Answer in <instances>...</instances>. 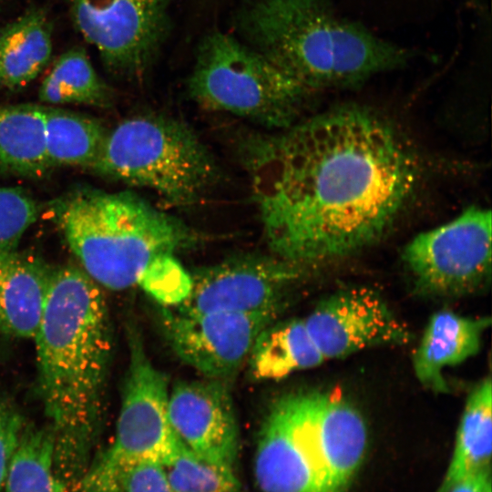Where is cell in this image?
Listing matches in <instances>:
<instances>
[{
	"label": "cell",
	"mask_w": 492,
	"mask_h": 492,
	"mask_svg": "<svg viewBox=\"0 0 492 492\" xmlns=\"http://www.w3.org/2000/svg\"><path fill=\"white\" fill-rule=\"evenodd\" d=\"M239 148L272 254L301 268L375 243L419 182L404 135L361 106L251 134Z\"/></svg>",
	"instance_id": "cell-1"
},
{
	"label": "cell",
	"mask_w": 492,
	"mask_h": 492,
	"mask_svg": "<svg viewBox=\"0 0 492 492\" xmlns=\"http://www.w3.org/2000/svg\"><path fill=\"white\" fill-rule=\"evenodd\" d=\"M38 386L55 441V466L67 489L85 473L98 436L111 354L108 307L81 268L52 269L36 336Z\"/></svg>",
	"instance_id": "cell-2"
},
{
	"label": "cell",
	"mask_w": 492,
	"mask_h": 492,
	"mask_svg": "<svg viewBox=\"0 0 492 492\" xmlns=\"http://www.w3.org/2000/svg\"><path fill=\"white\" fill-rule=\"evenodd\" d=\"M237 27L248 46L310 100L404 66L410 54L341 16L328 0H243Z\"/></svg>",
	"instance_id": "cell-3"
},
{
	"label": "cell",
	"mask_w": 492,
	"mask_h": 492,
	"mask_svg": "<svg viewBox=\"0 0 492 492\" xmlns=\"http://www.w3.org/2000/svg\"><path fill=\"white\" fill-rule=\"evenodd\" d=\"M56 219L81 269L112 291L137 285L155 259L201 241L184 221L129 191H77L57 203Z\"/></svg>",
	"instance_id": "cell-4"
},
{
	"label": "cell",
	"mask_w": 492,
	"mask_h": 492,
	"mask_svg": "<svg viewBox=\"0 0 492 492\" xmlns=\"http://www.w3.org/2000/svg\"><path fill=\"white\" fill-rule=\"evenodd\" d=\"M91 169L106 178L156 192L176 206H191L218 182L220 168L186 123L141 114L107 130Z\"/></svg>",
	"instance_id": "cell-5"
},
{
	"label": "cell",
	"mask_w": 492,
	"mask_h": 492,
	"mask_svg": "<svg viewBox=\"0 0 492 492\" xmlns=\"http://www.w3.org/2000/svg\"><path fill=\"white\" fill-rule=\"evenodd\" d=\"M188 91L207 109L241 117L270 130L295 123L310 102L304 91L261 53L219 31L202 39Z\"/></svg>",
	"instance_id": "cell-6"
},
{
	"label": "cell",
	"mask_w": 492,
	"mask_h": 492,
	"mask_svg": "<svg viewBox=\"0 0 492 492\" xmlns=\"http://www.w3.org/2000/svg\"><path fill=\"white\" fill-rule=\"evenodd\" d=\"M128 366L114 439L87 471L102 492H120L133 467L165 464L179 446L168 418V379L151 362L137 329L128 327Z\"/></svg>",
	"instance_id": "cell-7"
},
{
	"label": "cell",
	"mask_w": 492,
	"mask_h": 492,
	"mask_svg": "<svg viewBox=\"0 0 492 492\" xmlns=\"http://www.w3.org/2000/svg\"><path fill=\"white\" fill-rule=\"evenodd\" d=\"M354 474L322 435L313 392L288 394L273 402L254 457L261 492H343Z\"/></svg>",
	"instance_id": "cell-8"
},
{
	"label": "cell",
	"mask_w": 492,
	"mask_h": 492,
	"mask_svg": "<svg viewBox=\"0 0 492 492\" xmlns=\"http://www.w3.org/2000/svg\"><path fill=\"white\" fill-rule=\"evenodd\" d=\"M491 211L469 207L455 219L415 235L402 258L416 287L434 295L476 291L491 276Z\"/></svg>",
	"instance_id": "cell-9"
},
{
	"label": "cell",
	"mask_w": 492,
	"mask_h": 492,
	"mask_svg": "<svg viewBox=\"0 0 492 492\" xmlns=\"http://www.w3.org/2000/svg\"><path fill=\"white\" fill-rule=\"evenodd\" d=\"M72 21L111 73L141 75L169 28V0H67Z\"/></svg>",
	"instance_id": "cell-10"
},
{
	"label": "cell",
	"mask_w": 492,
	"mask_h": 492,
	"mask_svg": "<svg viewBox=\"0 0 492 492\" xmlns=\"http://www.w3.org/2000/svg\"><path fill=\"white\" fill-rule=\"evenodd\" d=\"M276 316L274 313H198L176 306L160 309L164 335L177 356L205 378L219 380L240 369L260 333Z\"/></svg>",
	"instance_id": "cell-11"
},
{
	"label": "cell",
	"mask_w": 492,
	"mask_h": 492,
	"mask_svg": "<svg viewBox=\"0 0 492 492\" xmlns=\"http://www.w3.org/2000/svg\"><path fill=\"white\" fill-rule=\"evenodd\" d=\"M301 267L274 255H241L195 272L187 299L176 307L190 312H280Z\"/></svg>",
	"instance_id": "cell-12"
},
{
	"label": "cell",
	"mask_w": 492,
	"mask_h": 492,
	"mask_svg": "<svg viewBox=\"0 0 492 492\" xmlns=\"http://www.w3.org/2000/svg\"><path fill=\"white\" fill-rule=\"evenodd\" d=\"M303 321L324 361L374 347L407 344L413 337L384 299L367 287L332 293Z\"/></svg>",
	"instance_id": "cell-13"
},
{
	"label": "cell",
	"mask_w": 492,
	"mask_h": 492,
	"mask_svg": "<svg viewBox=\"0 0 492 492\" xmlns=\"http://www.w3.org/2000/svg\"><path fill=\"white\" fill-rule=\"evenodd\" d=\"M168 418L179 443L194 456L234 468L240 437L233 400L224 380L177 382Z\"/></svg>",
	"instance_id": "cell-14"
},
{
	"label": "cell",
	"mask_w": 492,
	"mask_h": 492,
	"mask_svg": "<svg viewBox=\"0 0 492 492\" xmlns=\"http://www.w3.org/2000/svg\"><path fill=\"white\" fill-rule=\"evenodd\" d=\"M489 317H470L450 310L435 313L427 322L413 355L416 379L437 393L448 390L444 371L476 355Z\"/></svg>",
	"instance_id": "cell-15"
},
{
	"label": "cell",
	"mask_w": 492,
	"mask_h": 492,
	"mask_svg": "<svg viewBox=\"0 0 492 492\" xmlns=\"http://www.w3.org/2000/svg\"><path fill=\"white\" fill-rule=\"evenodd\" d=\"M52 269L17 252L0 260V333L34 339L49 293Z\"/></svg>",
	"instance_id": "cell-16"
},
{
	"label": "cell",
	"mask_w": 492,
	"mask_h": 492,
	"mask_svg": "<svg viewBox=\"0 0 492 492\" xmlns=\"http://www.w3.org/2000/svg\"><path fill=\"white\" fill-rule=\"evenodd\" d=\"M52 26L46 12L30 8L0 30V87L19 89L48 64Z\"/></svg>",
	"instance_id": "cell-17"
},
{
	"label": "cell",
	"mask_w": 492,
	"mask_h": 492,
	"mask_svg": "<svg viewBox=\"0 0 492 492\" xmlns=\"http://www.w3.org/2000/svg\"><path fill=\"white\" fill-rule=\"evenodd\" d=\"M248 360L256 379L278 380L324 361L303 318L272 322L256 338Z\"/></svg>",
	"instance_id": "cell-18"
},
{
	"label": "cell",
	"mask_w": 492,
	"mask_h": 492,
	"mask_svg": "<svg viewBox=\"0 0 492 492\" xmlns=\"http://www.w3.org/2000/svg\"><path fill=\"white\" fill-rule=\"evenodd\" d=\"M492 451V384L484 378L469 393L457 427L447 470L438 492L462 477L490 469Z\"/></svg>",
	"instance_id": "cell-19"
},
{
	"label": "cell",
	"mask_w": 492,
	"mask_h": 492,
	"mask_svg": "<svg viewBox=\"0 0 492 492\" xmlns=\"http://www.w3.org/2000/svg\"><path fill=\"white\" fill-rule=\"evenodd\" d=\"M48 169L42 106L0 105V172L35 177Z\"/></svg>",
	"instance_id": "cell-20"
},
{
	"label": "cell",
	"mask_w": 492,
	"mask_h": 492,
	"mask_svg": "<svg viewBox=\"0 0 492 492\" xmlns=\"http://www.w3.org/2000/svg\"><path fill=\"white\" fill-rule=\"evenodd\" d=\"M46 156L49 168H92L107 128L97 119L63 108L42 106Z\"/></svg>",
	"instance_id": "cell-21"
},
{
	"label": "cell",
	"mask_w": 492,
	"mask_h": 492,
	"mask_svg": "<svg viewBox=\"0 0 492 492\" xmlns=\"http://www.w3.org/2000/svg\"><path fill=\"white\" fill-rule=\"evenodd\" d=\"M54 452L49 426L26 424L8 466L5 492H67L56 470Z\"/></svg>",
	"instance_id": "cell-22"
},
{
	"label": "cell",
	"mask_w": 492,
	"mask_h": 492,
	"mask_svg": "<svg viewBox=\"0 0 492 492\" xmlns=\"http://www.w3.org/2000/svg\"><path fill=\"white\" fill-rule=\"evenodd\" d=\"M38 97L40 101L53 106L106 107L111 96L86 50L73 47L57 57L40 85Z\"/></svg>",
	"instance_id": "cell-23"
},
{
	"label": "cell",
	"mask_w": 492,
	"mask_h": 492,
	"mask_svg": "<svg viewBox=\"0 0 492 492\" xmlns=\"http://www.w3.org/2000/svg\"><path fill=\"white\" fill-rule=\"evenodd\" d=\"M162 467L171 492H240L234 468L200 458L179 443Z\"/></svg>",
	"instance_id": "cell-24"
},
{
	"label": "cell",
	"mask_w": 492,
	"mask_h": 492,
	"mask_svg": "<svg viewBox=\"0 0 492 492\" xmlns=\"http://www.w3.org/2000/svg\"><path fill=\"white\" fill-rule=\"evenodd\" d=\"M138 284L162 306H175L187 299L192 281L174 255H163L147 267Z\"/></svg>",
	"instance_id": "cell-25"
},
{
	"label": "cell",
	"mask_w": 492,
	"mask_h": 492,
	"mask_svg": "<svg viewBox=\"0 0 492 492\" xmlns=\"http://www.w3.org/2000/svg\"><path fill=\"white\" fill-rule=\"evenodd\" d=\"M37 217L35 201L25 192L14 188L0 187V252H16L26 231Z\"/></svg>",
	"instance_id": "cell-26"
},
{
	"label": "cell",
	"mask_w": 492,
	"mask_h": 492,
	"mask_svg": "<svg viewBox=\"0 0 492 492\" xmlns=\"http://www.w3.org/2000/svg\"><path fill=\"white\" fill-rule=\"evenodd\" d=\"M25 425V419L15 405L0 396V492Z\"/></svg>",
	"instance_id": "cell-27"
},
{
	"label": "cell",
	"mask_w": 492,
	"mask_h": 492,
	"mask_svg": "<svg viewBox=\"0 0 492 492\" xmlns=\"http://www.w3.org/2000/svg\"><path fill=\"white\" fill-rule=\"evenodd\" d=\"M122 492H171L162 465L143 462L128 474Z\"/></svg>",
	"instance_id": "cell-28"
},
{
	"label": "cell",
	"mask_w": 492,
	"mask_h": 492,
	"mask_svg": "<svg viewBox=\"0 0 492 492\" xmlns=\"http://www.w3.org/2000/svg\"><path fill=\"white\" fill-rule=\"evenodd\" d=\"M446 492H491V468L462 477Z\"/></svg>",
	"instance_id": "cell-29"
},
{
	"label": "cell",
	"mask_w": 492,
	"mask_h": 492,
	"mask_svg": "<svg viewBox=\"0 0 492 492\" xmlns=\"http://www.w3.org/2000/svg\"><path fill=\"white\" fill-rule=\"evenodd\" d=\"M9 255V254H8ZM6 255H4L0 252V260L3 259L4 257H5Z\"/></svg>",
	"instance_id": "cell-30"
}]
</instances>
